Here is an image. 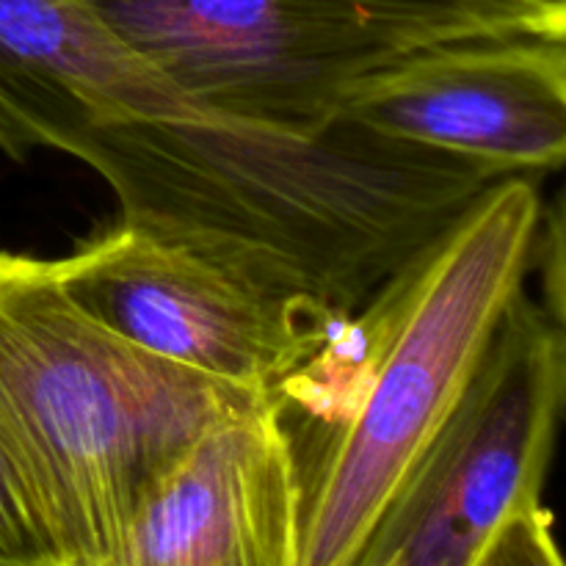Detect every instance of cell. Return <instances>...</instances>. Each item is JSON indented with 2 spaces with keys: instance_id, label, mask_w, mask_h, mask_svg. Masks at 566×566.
I'll use <instances>...</instances> for the list:
<instances>
[{
  "instance_id": "1",
  "label": "cell",
  "mask_w": 566,
  "mask_h": 566,
  "mask_svg": "<svg viewBox=\"0 0 566 566\" xmlns=\"http://www.w3.org/2000/svg\"><path fill=\"white\" fill-rule=\"evenodd\" d=\"M72 158L108 182L122 221L313 313H357L503 180L343 116L313 133L219 116L127 122Z\"/></svg>"
},
{
  "instance_id": "2",
  "label": "cell",
  "mask_w": 566,
  "mask_h": 566,
  "mask_svg": "<svg viewBox=\"0 0 566 566\" xmlns=\"http://www.w3.org/2000/svg\"><path fill=\"white\" fill-rule=\"evenodd\" d=\"M542 224L534 180L503 177L363 313L324 315L315 348L274 392L276 412L313 434L293 448L298 566H357L525 291Z\"/></svg>"
},
{
  "instance_id": "3",
  "label": "cell",
  "mask_w": 566,
  "mask_h": 566,
  "mask_svg": "<svg viewBox=\"0 0 566 566\" xmlns=\"http://www.w3.org/2000/svg\"><path fill=\"white\" fill-rule=\"evenodd\" d=\"M269 396L160 359L88 318L53 263L0 252V446L48 564L86 566L208 431Z\"/></svg>"
},
{
  "instance_id": "4",
  "label": "cell",
  "mask_w": 566,
  "mask_h": 566,
  "mask_svg": "<svg viewBox=\"0 0 566 566\" xmlns=\"http://www.w3.org/2000/svg\"><path fill=\"white\" fill-rule=\"evenodd\" d=\"M219 119L313 133L390 66L453 42L566 36L545 0H92Z\"/></svg>"
},
{
  "instance_id": "5",
  "label": "cell",
  "mask_w": 566,
  "mask_h": 566,
  "mask_svg": "<svg viewBox=\"0 0 566 566\" xmlns=\"http://www.w3.org/2000/svg\"><path fill=\"white\" fill-rule=\"evenodd\" d=\"M562 313L509 304L473 381L376 525L357 566H473L542 501L564 407Z\"/></svg>"
},
{
  "instance_id": "6",
  "label": "cell",
  "mask_w": 566,
  "mask_h": 566,
  "mask_svg": "<svg viewBox=\"0 0 566 566\" xmlns=\"http://www.w3.org/2000/svg\"><path fill=\"white\" fill-rule=\"evenodd\" d=\"M50 263L66 296L116 337L271 401L326 315L127 221Z\"/></svg>"
},
{
  "instance_id": "7",
  "label": "cell",
  "mask_w": 566,
  "mask_h": 566,
  "mask_svg": "<svg viewBox=\"0 0 566 566\" xmlns=\"http://www.w3.org/2000/svg\"><path fill=\"white\" fill-rule=\"evenodd\" d=\"M337 116L503 177L556 171L566 158V36L426 50L365 83Z\"/></svg>"
},
{
  "instance_id": "8",
  "label": "cell",
  "mask_w": 566,
  "mask_h": 566,
  "mask_svg": "<svg viewBox=\"0 0 566 566\" xmlns=\"http://www.w3.org/2000/svg\"><path fill=\"white\" fill-rule=\"evenodd\" d=\"M86 566H298L296 459L276 407L193 442Z\"/></svg>"
},
{
  "instance_id": "9",
  "label": "cell",
  "mask_w": 566,
  "mask_h": 566,
  "mask_svg": "<svg viewBox=\"0 0 566 566\" xmlns=\"http://www.w3.org/2000/svg\"><path fill=\"white\" fill-rule=\"evenodd\" d=\"M216 119L144 61L92 0H0V153L75 155L127 122Z\"/></svg>"
},
{
  "instance_id": "10",
  "label": "cell",
  "mask_w": 566,
  "mask_h": 566,
  "mask_svg": "<svg viewBox=\"0 0 566 566\" xmlns=\"http://www.w3.org/2000/svg\"><path fill=\"white\" fill-rule=\"evenodd\" d=\"M473 566H564L545 503L512 514Z\"/></svg>"
},
{
  "instance_id": "11",
  "label": "cell",
  "mask_w": 566,
  "mask_h": 566,
  "mask_svg": "<svg viewBox=\"0 0 566 566\" xmlns=\"http://www.w3.org/2000/svg\"><path fill=\"white\" fill-rule=\"evenodd\" d=\"M48 564L42 534L9 453L0 446V566Z\"/></svg>"
},
{
  "instance_id": "12",
  "label": "cell",
  "mask_w": 566,
  "mask_h": 566,
  "mask_svg": "<svg viewBox=\"0 0 566 566\" xmlns=\"http://www.w3.org/2000/svg\"><path fill=\"white\" fill-rule=\"evenodd\" d=\"M545 3H553V6H566V0H545Z\"/></svg>"
}]
</instances>
